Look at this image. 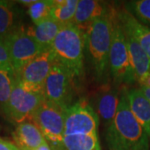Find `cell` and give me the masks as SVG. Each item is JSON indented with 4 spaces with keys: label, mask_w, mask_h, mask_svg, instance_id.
Masks as SVG:
<instances>
[{
    "label": "cell",
    "mask_w": 150,
    "mask_h": 150,
    "mask_svg": "<svg viewBox=\"0 0 150 150\" xmlns=\"http://www.w3.org/2000/svg\"><path fill=\"white\" fill-rule=\"evenodd\" d=\"M124 33L126 36L131 64L138 82L142 77L150 73V59L133 36L125 32Z\"/></svg>",
    "instance_id": "18"
},
{
    "label": "cell",
    "mask_w": 150,
    "mask_h": 150,
    "mask_svg": "<svg viewBox=\"0 0 150 150\" xmlns=\"http://www.w3.org/2000/svg\"><path fill=\"white\" fill-rule=\"evenodd\" d=\"M54 59L75 77L80 79L84 72L85 34L74 24L64 26L51 45Z\"/></svg>",
    "instance_id": "3"
},
{
    "label": "cell",
    "mask_w": 150,
    "mask_h": 150,
    "mask_svg": "<svg viewBox=\"0 0 150 150\" xmlns=\"http://www.w3.org/2000/svg\"><path fill=\"white\" fill-rule=\"evenodd\" d=\"M10 57L12 67L18 74L25 64L44 50L33 38L27 28L21 26L4 40Z\"/></svg>",
    "instance_id": "10"
},
{
    "label": "cell",
    "mask_w": 150,
    "mask_h": 150,
    "mask_svg": "<svg viewBox=\"0 0 150 150\" xmlns=\"http://www.w3.org/2000/svg\"><path fill=\"white\" fill-rule=\"evenodd\" d=\"M35 150H53L52 149V148L50 147V145L48 144V143L46 142L45 144H43V145H41L39 148H38L37 149Z\"/></svg>",
    "instance_id": "29"
},
{
    "label": "cell",
    "mask_w": 150,
    "mask_h": 150,
    "mask_svg": "<svg viewBox=\"0 0 150 150\" xmlns=\"http://www.w3.org/2000/svg\"><path fill=\"white\" fill-rule=\"evenodd\" d=\"M117 8L109 10L92 23L85 33V56L94 79L100 86L110 83L109 54L113 22Z\"/></svg>",
    "instance_id": "1"
},
{
    "label": "cell",
    "mask_w": 150,
    "mask_h": 150,
    "mask_svg": "<svg viewBox=\"0 0 150 150\" xmlns=\"http://www.w3.org/2000/svg\"><path fill=\"white\" fill-rule=\"evenodd\" d=\"M66 150H101L98 134L64 136Z\"/></svg>",
    "instance_id": "20"
},
{
    "label": "cell",
    "mask_w": 150,
    "mask_h": 150,
    "mask_svg": "<svg viewBox=\"0 0 150 150\" xmlns=\"http://www.w3.org/2000/svg\"><path fill=\"white\" fill-rule=\"evenodd\" d=\"M5 68L13 69L8 48L4 41L0 39V69H5Z\"/></svg>",
    "instance_id": "24"
},
{
    "label": "cell",
    "mask_w": 150,
    "mask_h": 150,
    "mask_svg": "<svg viewBox=\"0 0 150 150\" xmlns=\"http://www.w3.org/2000/svg\"><path fill=\"white\" fill-rule=\"evenodd\" d=\"M95 100V112L106 129L110 125L118 110L122 87L110 83L100 86Z\"/></svg>",
    "instance_id": "11"
},
{
    "label": "cell",
    "mask_w": 150,
    "mask_h": 150,
    "mask_svg": "<svg viewBox=\"0 0 150 150\" xmlns=\"http://www.w3.org/2000/svg\"><path fill=\"white\" fill-rule=\"evenodd\" d=\"M141 92L144 93V95L146 97V98L150 102V88H139Z\"/></svg>",
    "instance_id": "27"
},
{
    "label": "cell",
    "mask_w": 150,
    "mask_h": 150,
    "mask_svg": "<svg viewBox=\"0 0 150 150\" xmlns=\"http://www.w3.org/2000/svg\"><path fill=\"white\" fill-rule=\"evenodd\" d=\"M105 140L110 150H150L149 139L129 107L126 86L122 87L114 119L105 129Z\"/></svg>",
    "instance_id": "2"
},
{
    "label": "cell",
    "mask_w": 150,
    "mask_h": 150,
    "mask_svg": "<svg viewBox=\"0 0 150 150\" xmlns=\"http://www.w3.org/2000/svg\"><path fill=\"white\" fill-rule=\"evenodd\" d=\"M112 4L96 0H79L73 24L85 34L92 23L109 10Z\"/></svg>",
    "instance_id": "12"
},
{
    "label": "cell",
    "mask_w": 150,
    "mask_h": 150,
    "mask_svg": "<svg viewBox=\"0 0 150 150\" xmlns=\"http://www.w3.org/2000/svg\"><path fill=\"white\" fill-rule=\"evenodd\" d=\"M34 2H35V0H21V1H18V4H21L28 6V7H29L31 4H33Z\"/></svg>",
    "instance_id": "28"
},
{
    "label": "cell",
    "mask_w": 150,
    "mask_h": 150,
    "mask_svg": "<svg viewBox=\"0 0 150 150\" xmlns=\"http://www.w3.org/2000/svg\"><path fill=\"white\" fill-rule=\"evenodd\" d=\"M54 61L51 48L44 49L16 74L17 81L30 91L44 93V83Z\"/></svg>",
    "instance_id": "9"
},
{
    "label": "cell",
    "mask_w": 150,
    "mask_h": 150,
    "mask_svg": "<svg viewBox=\"0 0 150 150\" xmlns=\"http://www.w3.org/2000/svg\"><path fill=\"white\" fill-rule=\"evenodd\" d=\"M45 99L44 93L30 91L17 81L4 111L10 120L18 124L32 119L38 108Z\"/></svg>",
    "instance_id": "8"
},
{
    "label": "cell",
    "mask_w": 150,
    "mask_h": 150,
    "mask_svg": "<svg viewBox=\"0 0 150 150\" xmlns=\"http://www.w3.org/2000/svg\"><path fill=\"white\" fill-rule=\"evenodd\" d=\"M65 109L45 99L32 117L53 150H66L64 145Z\"/></svg>",
    "instance_id": "5"
},
{
    "label": "cell",
    "mask_w": 150,
    "mask_h": 150,
    "mask_svg": "<svg viewBox=\"0 0 150 150\" xmlns=\"http://www.w3.org/2000/svg\"><path fill=\"white\" fill-rule=\"evenodd\" d=\"M75 77L64 65L55 59L44 83L46 100L67 108L74 103Z\"/></svg>",
    "instance_id": "6"
},
{
    "label": "cell",
    "mask_w": 150,
    "mask_h": 150,
    "mask_svg": "<svg viewBox=\"0 0 150 150\" xmlns=\"http://www.w3.org/2000/svg\"><path fill=\"white\" fill-rule=\"evenodd\" d=\"M13 138L20 150H35L47 142L32 119L18 123L13 133Z\"/></svg>",
    "instance_id": "13"
},
{
    "label": "cell",
    "mask_w": 150,
    "mask_h": 150,
    "mask_svg": "<svg viewBox=\"0 0 150 150\" xmlns=\"http://www.w3.org/2000/svg\"><path fill=\"white\" fill-rule=\"evenodd\" d=\"M54 4V0H38L28 7V14L33 25H37L50 18Z\"/></svg>",
    "instance_id": "23"
},
{
    "label": "cell",
    "mask_w": 150,
    "mask_h": 150,
    "mask_svg": "<svg viewBox=\"0 0 150 150\" xmlns=\"http://www.w3.org/2000/svg\"><path fill=\"white\" fill-rule=\"evenodd\" d=\"M117 8L118 19L123 31L135 38L150 59V28L138 21L123 8Z\"/></svg>",
    "instance_id": "14"
},
{
    "label": "cell",
    "mask_w": 150,
    "mask_h": 150,
    "mask_svg": "<svg viewBox=\"0 0 150 150\" xmlns=\"http://www.w3.org/2000/svg\"><path fill=\"white\" fill-rule=\"evenodd\" d=\"M123 8L141 23L150 28V0H133L123 4Z\"/></svg>",
    "instance_id": "21"
},
{
    "label": "cell",
    "mask_w": 150,
    "mask_h": 150,
    "mask_svg": "<svg viewBox=\"0 0 150 150\" xmlns=\"http://www.w3.org/2000/svg\"><path fill=\"white\" fill-rule=\"evenodd\" d=\"M99 118L86 98L77 100L65 109L64 136L98 134Z\"/></svg>",
    "instance_id": "7"
},
{
    "label": "cell",
    "mask_w": 150,
    "mask_h": 150,
    "mask_svg": "<svg viewBox=\"0 0 150 150\" xmlns=\"http://www.w3.org/2000/svg\"><path fill=\"white\" fill-rule=\"evenodd\" d=\"M16 82V74L13 69H0V105L3 108L8 102Z\"/></svg>",
    "instance_id": "22"
},
{
    "label": "cell",
    "mask_w": 150,
    "mask_h": 150,
    "mask_svg": "<svg viewBox=\"0 0 150 150\" xmlns=\"http://www.w3.org/2000/svg\"><path fill=\"white\" fill-rule=\"evenodd\" d=\"M129 107L150 142V102L140 88L128 89Z\"/></svg>",
    "instance_id": "16"
},
{
    "label": "cell",
    "mask_w": 150,
    "mask_h": 150,
    "mask_svg": "<svg viewBox=\"0 0 150 150\" xmlns=\"http://www.w3.org/2000/svg\"><path fill=\"white\" fill-rule=\"evenodd\" d=\"M63 27L49 18L37 25L27 28V32L43 49H46L51 48L55 38Z\"/></svg>",
    "instance_id": "17"
},
{
    "label": "cell",
    "mask_w": 150,
    "mask_h": 150,
    "mask_svg": "<svg viewBox=\"0 0 150 150\" xmlns=\"http://www.w3.org/2000/svg\"><path fill=\"white\" fill-rule=\"evenodd\" d=\"M0 150H20L16 144L0 138Z\"/></svg>",
    "instance_id": "25"
},
{
    "label": "cell",
    "mask_w": 150,
    "mask_h": 150,
    "mask_svg": "<svg viewBox=\"0 0 150 150\" xmlns=\"http://www.w3.org/2000/svg\"><path fill=\"white\" fill-rule=\"evenodd\" d=\"M23 12L15 2L0 0V39L5 40L23 26Z\"/></svg>",
    "instance_id": "15"
},
{
    "label": "cell",
    "mask_w": 150,
    "mask_h": 150,
    "mask_svg": "<svg viewBox=\"0 0 150 150\" xmlns=\"http://www.w3.org/2000/svg\"><path fill=\"white\" fill-rule=\"evenodd\" d=\"M79 0H54L50 18L62 26L73 24Z\"/></svg>",
    "instance_id": "19"
},
{
    "label": "cell",
    "mask_w": 150,
    "mask_h": 150,
    "mask_svg": "<svg viewBox=\"0 0 150 150\" xmlns=\"http://www.w3.org/2000/svg\"><path fill=\"white\" fill-rule=\"evenodd\" d=\"M138 83H139L140 88H150V73L142 77L140 79L138 80Z\"/></svg>",
    "instance_id": "26"
},
{
    "label": "cell",
    "mask_w": 150,
    "mask_h": 150,
    "mask_svg": "<svg viewBox=\"0 0 150 150\" xmlns=\"http://www.w3.org/2000/svg\"><path fill=\"white\" fill-rule=\"evenodd\" d=\"M109 71L112 83L116 86L132 85L137 82L129 57L126 36L117 13L113 22L109 54Z\"/></svg>",
    "instance_id": "4"
}]
</instances>
